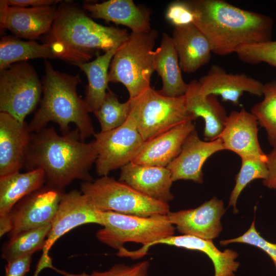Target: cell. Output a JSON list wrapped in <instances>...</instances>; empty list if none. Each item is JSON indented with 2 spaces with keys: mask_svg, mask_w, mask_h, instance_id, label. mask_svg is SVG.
I'll return each instance as SVG.
<instances>
[{
  "mask_svg": "<svg viewBox=\"0 0 276 276\" xmlns=\"http://www.w3.org/2000/svg\"><path fill=\"white\" fill-rule=\"evenodd\" d=\"M97 156L94 141H81L77 128L61 135L45 127L32 133L25 166L42 170L48 185L63 190L76 179L94 180L89 171Z\"/></svg>",
  "mask_w": 276,
  "mask_h": 276,
  "instance_id": "cell-1",
  "label": "cell"
},
{
  "mask_svg": "<svg viewBox=\"0 0 276 276\" xmlns=\"http://www.w3.org/2000/svg\"><path fill=\"white\" fill-rule=\"evenodd\" d=\"M188 2L195 14L193 24L206 37L215 54L225 56L242 45L271 40L273 22L266 15L223 0Z\"/></svg>",
  "mask_w": 276,
  "mask_h": 276,
  "instance_id": "cell-2",
  "label": "cell"
},
{
  "mask_svg": "<svg viewBox=\"0 0 276 276\" xmlns=\"http://www.w3.org/2000/svg\"><path fill=\"white\" fill-rule=\"evenodd\" d=\"M129 35L126 29L100 25L79 7L63 2L57 7L46 42L56 58L75 65L87 62L97 50L106 52L120 47Z\"/></svg>",
  "mask_w": 276,
  "mask_h": 276,
  "instance_id": "cell-3",
  "label": "cell"
},
{
  "mask_svg": "<svg viewBox=\"0 0 276 276\" xmlns=\"http://www.w3.org/2000/svg\"><path fill=\"white\" fill-rule=\"evenodd\" d=\"M42 82L43 98L39 108L28 124L31 133L37 132L51 122L57 123L63 134L68 133L70 124L77 126L81 141L96 133L84 99L77 93L81 80L55 70L45 60Z\"/></svg>",
  "mask_w": 276,
  "mask_h": 276,
  "instance_id": "cell-4",
  "label": "cell"
},
{
  "mask_svg": "<svg viewBox=\"0 0 276 276\" xmlns=\"http://www.w3.org/2000/svg\"><path fill=\"white\" fill-rule=\"evenodd\" d=\"M102 216L103 227L96 233V237L118 250L119 257L140 259L153 243L174 234L175 227L167 215L143 217L106 211Z\"/></svg>",
  "mask_w": 276,
  "mask_h": 276,
  "instance_id": "cell-5",
  "label": "cell"
},
{
  "mask_svg": "<svg viewBox=\"0 0 276 276\" xmlns=\"http://www.w3.org/2000/svg\"><path fill=\"white\" fill-rule=\"evenodd\" d=\"M157 31L131 32L118 49L110 62L108 81L126 88L130 99L137 98L150 86L155 71L154 50Z\"/></svg>",
  "mask_w": 276,
  "mask_h": 276,
  "instance_id": "cell-6",
  "label": "cell"
},
{
  "mask_svg": "<svg viewBox=\"0 0 276 276\" xmlns=\"http://www.w3.org/2000/svg\"><path fill=\"white\" fill-rule=\"evenodd\" d=\"M80 191L102 212L112 211L143 217L167 215L170 212L168 203L150 198L108 175L82 182Z\"/></svg>",
  "mask_w": 276,
  "mask_h": 276,
  "instance_id": "cell-7",
  "label": "cell"
},
{
  "mask_svg": "<svg viewBox=\"0 0 276 276\" xmlns=\"http://www.w3.org/2000/svg\"><path fill=\"white\" fill-rule=\"evenodd\" d=\"M139 132L144 141L196 118L187 108L185 95L168 97L151 86L137 98L130 99Z\"/></svg>",
  "mask_w": 276,
  "mask_h": 276,
  "instance_id": "cell-8",
  "label": "cell"
},
{
  "mask_svg": "<svg viewBox=\"0 0 276 276\" xmlns=\"http://www.w3.org/2000/svg\"><path fill=\"white\" fill-rule=\"evenodd\" d=\"M42 93V84L28 62H19L1 71V112L24 122L40 100Z\"/></svg>",
  "mask_w": 276,
  "mask_h": 276,
  "instance_id": "cell-9",
  "label": "cell"
},
{
  "mask_svg": "<svg viewBox=\"0 0 276 276\" xmlns=\"http://www.w3.org/2000/svg\"><path fill=\"white\" fill-rule=\"evenodd\" d=\"M94 136L98 153L96 172L101 176H107L111 171L131 162L145 142L131 111L128 119L121 126L108 131L96 133Z\"/></svg>",
  "mask_w": 276,
  "mask_h": 276,
  "instance_id": "cell-10",
  "label": "cell"
},
{
  "mask_svg": "<svg viewBox=\"0 0 276 276\" xmlns=\"http://www.w3.org/2000/svg\"><path fill=\"white\" fill-rule=\"evenodd\" d=\"M63 192L47 185L20 200L9 215L11 224L9 237L52 224Z\"/></svg>",
  "mask_w": 276,
  "mask_h": 276,
  "instance_id": "cell-11",
  "label": "cell"
},
{
  "mask_svg": "<svg viewBox=\"0 0 276 276\" xmlns=\"http://www.w3.org/2000/svg\"><path fill=\"white\" fill-rule=\"evenodd\" d=\"M102 213L81 191L64 192L42 249L44 255L59 238L78 226L88 223L103 226Z\"/></svg>",
  "mask_w": 276,
  "mask_h": 276,
  "instance_id": "cell-12",
  "label": "cell"
},
{
  "mask_svg": "<svg viewBox=\"0 0 276 276\" xmlns=\"http://www.w3.org/2000/svg\"><path fill=\"white\" fill-rule=\"evenodd\" d=\"M55 5L30 8L9 6L0 1V26L16 36L34 40L48 34L55 19Z\"/></svg>",
  "mask_w": 276,
  "mask_h": 276,
  "instance_id": "cell-13",
  "label": "cell"
},
{
  "mask_svg": "<svg viewBox=\"0 0 276 276\" xmlns=\"http://www.w3.org/2000/svg\"><path fill=\"white\" fill-rule=\"evenodd\" d=\"M225 212L222 200L214 197L195 209L170 212L167 215L183 235L212 240L222 229L220 220Z\"/></svg>",
  "mask_w": 276,
  "mask_h": 276,
  "instance_id": "cell-14",
  "label": "cell"
},
{
  "mask_svg": "<svg viewBox=\"0 0 276 276\" xmlns=\"http://www.w3.org/2000/svg\"><path fill=\"white\" fill-rule=\"evenodd\" d=\"M258 125L256 117L244 109L232 111L218 137L224 150L234 152L240 158L254 157L267 160V154L259 142Z\"/></svg>",
  "mask_w": 276,
  "mask_h": 276,
  "instance_id": "cell-15",
  "label": "cell"
},
{
  "mask_svg": "<svg viewBox=\"0 0 276 276\" xmlns=\"http://www.w3.org/2000/svg\"><path fill=\"white\" fill-rule=\"evenodd\" d=\"M31 134L25 122L0 112V176L19 172L25 166Z\"/></svg>",
  "mask_w": 276,
  "mask_h": 276,
  "instance_id": "cell-16",
  "label": "cell"
},
{
  "mask_svg": "<svg viewBox=\"0 0 276 276\" xmlns=\"http://www.w3.org/2000/svg\"><path fill=\"white\" fill-rule=\"evenodd\" d=\"M224 150L220 138L214 141L200 140L196 130L186 139L178 156L167 167L173 181L189 180L202 183L203 174L202 167L206 160L216 152Z\"/></svg>",
  "mask_w": 276,
  "mask_h": 276,
  "instance_id": "cell-17",
  "label": "cell"
},
{
  "mask_svg": "<svg viewBox=\"0 0 276 276\" xmlns=\"http://www.w3.org/2000/svg\"><path fill=\"white\" fill-rule=\"evenodd\" d=\"M198 81L205 96L219 95L223 101L231 102L236 106L244 92L258 96L263 95V84L258 80L243 73H227L216 64L212 65L207 74Z\"/></svg>",
  "mask_w": 276,
  "mask_h": 276,
  "instance_id": "cell-18",
  "label": "cell"
},
{
  "mask_svg": "<svg viewBox=\"0 0 276 276\" xmlns=\"http://www.w3.org/2000/svg\"><path fill=\"white\" fill-rule=\"evenodd\" d=\"M194 130L195 126L193 121H187L145 141L131 163L167 167L180 154L186 139Z\"/></svg>",
  "mask_w": 276,
  "mask_h": 276,
  "instance_id": "cell-19",
  "label": "cell"
},
{
  "mask_svg": "<svg viewBox=\"0 0 276 276\" xmlns=\"http://www.w3.org/2000/svg\"><path fill=\"white\" fill-rule=\"evenodd\" d=\"M119 180L155 200L167 202L174 196L173 182L167 167L140 165L130 162L121 168Z\"/></svg>",
  "mask_w": 276,
  "mask_h": 276,
  "instance_id": "cell-20",
  "label": "cell"
},
{
  "mask_svg": "<svg viewBox=\"0 0 276 276\" xmlns=\"http://www.w3.org/2000/svg\"><path fill=\"white\" fill-rule=\"evenodd\" d=\"M90 17L112 21L129 28L132 32L146 33L151 28L149 10L137 6L132 0H109L83 5Z\"/></svg>",
  "mask_w": 276,
  "mask_h": 276,
  "instance_id": "cell-21",
  "label": "cell"
},
{
  "mask_svg": "<svg viewBox=\"0 0 276 276\" xmlns=\"http://www.w3.org/2000/svg\"><path fill=\"white\" fill-rule=\"evenodd\" d=\"M171 38L183 72L194 73L210 61V44L194 24L174 27Z\"/></svg>",
  "mask_w": 276,
  "mask_h": 276,
  "instance_id": "cell-22",
  "label": "cell"
},
{
  "mask_svg": "<svg viewBox=\"0 0 276 276\" xmlns=\"http://www.w3.org/2000/svg\"><path fill=\"white\" fill-rule=\"evenodd\" d=\"M46 181L40 169L0 176V224H10V213L20 200L39 189Z\"/></svg>",
  "mask_w": 276,
  "mask_h": 276,
  "instance_id": "cell-23",
  "label": "cell"
},
{
  "mask_svg": "<svg viewBox=\"0 0 276 276\" xmlns=\"http://www.w3.org/2000/svg\"><path fill=\"white\" fill-rule=\"evenodd\" d=\"M185 96L188 109L196 119L201 117L204 120L205 140L212 141L218 139L227 116L216 96H205L200 89L198 81L194 80L188 84Z\"/></svg>",
  "mask_w": 276,
  "mask_h": 276,
  "instance_id": "cell-24",
  "label": "cell"
},
{
  "mask_svg": "<svg viewBox=\"0 0 276 276\" xmlns=\"http://www.w3.org/2000/svg\"><path fill=\"white\" fill-rule=\"evenodd\" d=\"M155 71L161 78L163 85L158 91L168 97L185 95L188 84L183 80L177 52L171 37L164 33L159 47L154 51Z\"/></svg>",
  "mask_w": 276,
  "mask_h": 276,
  "instance_id": "cell-25",
  "label": "cell"
},
{
  "mask_svg": "<svg viewBox=\"0 0 276 276\" xmlns=\"http://www.w3.org/2000/svg\"><path fill=\"white\" fill-rule=\"evenodd\" d=\"M158 244L198 250L206 254L213 263L214 276H235L239 262L236 261L238 253L231 249L219 250L212 240L203 239L189 235L172 236L154 242L151 246Z\"/></svg>",
  "mask_w": 276,
  "mask_h": 276,
  "instance_id": "cell-26",
  "label": "cell"
},
{
  "mask_svg": "<svg viewBox=\"0 0 276 276\" xmlns=\"http://www.w3.org/2000/svg\"><path fill=\"white\" fill-rule=\"evenodd\" d=\"M119 48L99 55L94 60L75 64L86 75L88 84L84 99L89 112H95L102 103L108 88V69Z\"/></svg>",
  "mask_w": 276,
  "mask_h": 276,
  "instance_id": "cell-27",
  "label": "cell"
},
{
  "mask_svg": "<svg viewBox=\"0 0 276 276\" xmlns=\"http://www.w3.org/2000/svg\"><path fill=\"white\" fill-rule=\"evenodd\" d=\"M38 58H56L51 45L39 44L34 40L22 41L16 37L4 36L0 41V70L12 63Z\"/></svg>",
  "mask_w": 276,
  "mask_h": 276,
  "instance_id": "cell-28",
  "label": "cell"
},
{
  "mask_svg": "<svg viewBox=\"0 0 276 276\" xmlns=\"http://www.w3.org/2000/svg\"><path fill=\"white\" fill-rule=\"evenodd\" d=\"M51 228V224L18 233L4 245L2 257L6 261L43 249Z\"/></svg>",
  "mask_w": 276,
  "mask_h": 276,
  "instance_id": "cell-29",
  "label": "cell"
},
{
  "mask_svg": "<svg viewBox=\"0 0 276 276\" xmlns=\"http://www.w3.org/2000/svg\"><path fill=\"white\" fill-rule=\"evenodd\" d=\"M263 100L254 104L251 113L257 118L261 127L264 128L267 134L269 144L276 146V80L263 84Z\"/></svg>",
  "mask_w": 276,
  "mask_h": 276,
  "instance_id": "cell-30",
  "label": "cell"
},
{
  "mask_svg": "<svg viewBox=\"0 0 276 276\" xmlns=\"http://www.w3.org/2000/svg\"><path fill=\"white\" fill-rule=\"evenodd\" d=\"M131 105L130 99L121 103L116 95L108 90L100 107L94 112L100 125L101 131H108L123 125L129 117Z\"/></svg>",
  "mask_w": 276,
  "mask_h": 276,
  "instance_id": "cell-31",
  "label": "cell"
},
{
  "mask_svg": "<svg viewBox=\"0 0 276 276\" xmlns=\"http://www.w3.org/2000/svg\"><path fill=\"white\" fill-rule=\"evenodd\" d=\"M241 166L236 175L235 187L232 190L228 202V206H233L234 213H237V202L243 190L251 181L265 179L268 175L266 160L254 157L241 158Z\"/></svg>",
  "mask_w": 276,
  "mask_h": 276,
  "instance_id": "cell-32",
  "label": "cell"
},
{
  "mask_svg": "<svg viewBox=\"0 0 276 276\" xmlns=\"http://www.w3.org/2000/svg\"><path fill=\"white\" fill-rule=\"evenodd\" d=\"M235 53L244 62L252 64L264 62L276 67V40L243 45Z\"/></svg>",
  "mask_w": 276,
  "mask_h": 276,
  "instance_id": "cell-33",
  "label": "cell"
},
{
  "mask_svg": "<svg viewBox=\"0 0 276 276\" xmlns=\"http://www.w3.org/2000/svg\"><path fill=\"white\" fill-rule=\"evenodd\" d=\"M233 243L247 244L263 250L270 257L276 270V243L267 241L260 235L256 228L255 221H253L249 229L242 235L220 242V244L222 246Z\"/></svg>",
  "mask_w": 276,
  "mask_h": 276,
  "instance_id": "cell-34",
  "label": "cell"
},
{
  "mask_svg": "<svg viewBox=\"0 0 276 276\" xmlns=\"http://www.w3.org/2000/svg\"><path fill=\"white\" fill-rule=\"evenodd\" d=\"M166 18L174 27L193 24L195 14L188 1H175L167 7Z\"/></svg>",
  "mask_w": 276,
  "mask_h": 276,
  "instance_id": "cell-35",
  "label": "cell"
},
{
  "mask_svg": "<svg viewBox=\"0 0 276 276\" xmlns=\"http://www.w3.org/2000/svg\"><path fill=\"white\" fill-rule=\"evenodd\" d=\"M149 262H139L131 265L118 264L104 271H94L90 274L84 273L82 276H148Z\"/></svg>",
  "mask_w": 276,
  "mask_h": 276,
  "instance_id": "cell-36",
  "label": "cell"
},
{
  "mask_svg": "<svg viewBox=\"0 0 276 276\" xmlns=\"http://www.w3.org/2000/svg\"><path fill=\"white\" fill-rule=\"evenodd\" d=\"M32 256L27 255L7 261L5 276H25L30 270Z\"/></svg>",
  "mask_w": 276,
  "mask_h": 276,
  "instance_id": "cell-37",
  "label": "cell"
},
{
  "mask_svg": "<svg viewBox=\"0 0 276 276\" xmlns=\"http://www.w3.org/2000/svg\"><path fill=\"white\" fill-rule=\"evenodd\" d=\"M266 164L268 169L267 177L263 180V185L270 189L276 191V146L267 154Z\"/></svg>",
  "mask_w": 276,
  "mask_h": 276,
  "instance_id": "cell-38",
  "label": "cell"
},
{
  "mask_svg": "<svg viewBox=\"0 0 276 276\" xmlns=\"http://www.w3.org/2000/svg\"><path fill=\"white\" fill-rule=\"evenodd\" d=\"M7 5L9 6L22 8L41 7L55 5L60 1L55 0H5Z\"/></svg>",
  "mask_w": 276,
  "mask_h": 276,
  "instance_id": "cell-39",
  "label": "cell"
}]
</instances>
